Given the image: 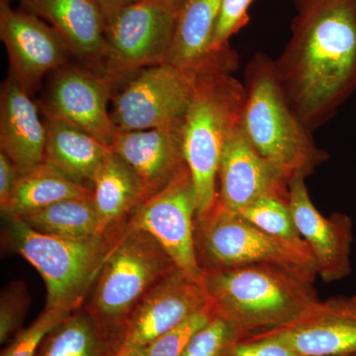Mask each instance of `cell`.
Masks as SVG:
<instances>
[{
	"label": "cell",
	"mask_w": 356,
	"mask_h": 356,
	"mask_svg": "<svg viewBox=\"0 0 356 356\" xmlns=\"http://www.w3.org/2000/svg\"><path fill=\"white\" fill-rule=\"evenodd\" d=\"M284 51L273 60L290 105L313 132L356 90V0H295Z\"/></svg>",
	"instance_id": "cell-1"
},
{
	"label": "cell",
	"mask_w": 356,
	"mask_h": 356,
	"mask_svg": "<svg viewBox=\"0 0 356 356\" xmlns=\"http://www.w3.org/2000/svg\"><path fill=\"white\" fill-rule=\"evenodd\" d=\"M200 285L213 315L245 337L291 322L318 300L312 283L269 264L203 269Z\"/></svg>",
	"instance_id": "cell-2"
},
{
	"label": "cell",
	"mask_w": 356,
	"mask_h": 356,
	"mask_svg": "<svg viewBox=\"0 0 356 356\" xmlns=\"http://www.w3.org/2000/svg\"><path fill=\"white\" fill-rule=\"evenodd\" d=\"M245 104L241 126L257 152L290 182L307 178L329 156L316 145L290 105L273 60L257 54L245 69Z\"/></svg>",
	"instance_id": "cell-3"
},
{
	"label": "cell",
	"mask_w": 356,
	"mask_h": 356,
	"mask_svg": "<svg viewBox=\"0 0 356 356\" xmlns=\"http://www.w3.org/2000/svg\"><path fill=\"white\" fill-rule=\"evenodd\" d=\"M8 221L9 245L34 266L44 281V308L70 312L84 305L103 266L129 225L127 221L100 235L70 240L39 233L17 218Z\"/></svg>",
	"instance_id": "cell-4"
},
{
	"label": "cell",
	"mask_w": 356,
	"mask_h": 356,
	"mask_svg": "<svg viewBox=\"0 0 356 356\" xmlns=\"http://www.w3.org/2000/svg\"><path fill=\"white\" fill-rule=\"evenodd\" d=\"M247 89L229 72L199 74L182 124V149L191 172L197 214L218 199V170L222 149L241 123Z\"/></svg>",
	"instance_id": "cell-5"
},
{
	"label": "cell",
	"mask_w": 356,
	"mask_h": 356,
	"mask_svg": "<svg viewBox=\"0 0 356 356\" xmlns=\"http://www.w3.org/2000/svg\"><path fill=\"white\" fill-rule=\"evenodd\" d=\"M177 269L153 236L129 224L103 266L83 308L105 332L122 341L136 309Z\"/></svg>",
	"instance_id": "cell-6"
},
{
	"label": "cell",
	"mask_w": 356,
	"mask_h": 356,
	"mask_svg": "<svg viewBox=\"0 0 356 356\" xmlns=\"http://www.w3.org/2000/svg\"><path fill=\"white\" fill-rule=\"evenodd\" d=\"M194 241L202 270L269 264L312 284L318 277L312 255L268 235L238 213L222 207L218 199L209 210L196 215Z\"/></svg>",
	"instance_id": "cell-7"
},
{
	"label": "cell",
	"mask_w": 356,
	"mask_h": 356,
	"mask_svg": "<svg viewBox=\"0 0 356 356\" xmlns=\"http://www.w3.org/2000/svg\"><path fill=\"white\" fill-rule=\"evenodd\" d=\"M177 7L138 0L107 18L104 74L116 81L168 60Z\"/></svg>",
	"instance_id": "cell-8"
},
{
	"label": "cell",
	"mask_w": 356,
	"mask_h": 356,
	"mask_svg": "<svg viewBox=\"0 0 356 356\" xmlns=\"http://www.w3.org/2000/svg\"><path fill=\"white\" fill-rule=\"evenodd\" d=\"M198 74L168 62L140 70L113 99L117 130L181 126Z\"/></svg>",
	"instance_id": "cell-9"
},
{
	"label": "cell",
	"mask_w": 356,
	"mask_h": 356,
	"mask_svg": "<svg viewBox=\"0 0 356 356\" xmlns=\"http://www.w3.org/2000/svg\"><path fill=\"white\" fill-rule=\"evenodd\" d=\"M196 214L193 182L186 165L168 186L135 211L129 224L153 236L178 270L200 283L202 269L194 241Z\"/></svg>",
	"instance_id": "cell-10"
},
{
	"label": "cell",
	"mask_w": 356,
	"mask_h": 356,
	"mask_svg": "<svg viewBox=\"0 0 356 356\" xmlns=\"http://www.w3.org/2000/svg\"><path fill=\"white\" fill-rule=\"evenodd\" d=\"M115 81L103 72L79 67L54 72L43 111L47 119L65 122L111 147L117 132L108 111Z\"/></svg>",
	"instance_id": "cell-11"
},
{
	"label": "cell",
	"mask_w": 356,
	"mask_h": 356,
	"mask_svg": "<svg viewBox=\"0 0 356 356\" xmlns=\"http://www.w3.org/2000/svg\"><path fill=\"white\" fill-rule=\"evenodd\" d=\"M254 334L280 339L302 356L356 355V295L316 300L291 322Z\"/></svg>",
	"instance_id": "cell-12"
},
{
	"label": "cell",
	"mask_w": 356,
	"mask_h": 356,
	"mask_svg": "<svg viewBox=\"0 0 356 356\" xmlns=\"http://www.w3.org/2000/svg\"><path fill=\"white\" fill-rule=\"evenodd\" d=\"M0 38L8 54L11 74L31 93L48 72L64 67V40L34 13L16 10L0 1Z\"/></svg>",
	"instance_id": "cell-13"
},
{
	"label": "cell",
	"mask_w": 356,
	"mask_h": 356,
	"mask_svg": "<svg viewBox=\"0 0 356 356\" xmlns=\"http://www.w3.org/2000/svg\"><path fill=\"white\" fill-rule=\"evenodd\" d=\"M218 181V200L231 212L238 213L259 199L289 200V180L255 149L241 123L222 149Z\"/></svg>",
	"instance_id": "cell-14"
},
{
	"label": "cell",
	"mask_w": 356,
	"mask_h": 356,
	"mask_svg": "<svg viewBox=\"0 0 356 356\" xmlns=\"http://www.w3.org/2000/svg\"><path fill=\"white\" fill-rule=\"evenodd\" d=\"M305 180L297 177L290 182V211L300 235L310 248L318 277L325 283L337 282L351 271L353 222L343 213L330 217L321 214L312 202Z\"/></svg>",
	"instance_id": "cell-15"
},
{
	"label": "cell",
	"mask_w": 356,
	"mask_h": 356,
	"mask_svg": "<svg viewBox=\"0 0 356 356\" xmlns=\"http://www.w3.org/2000/svg\"><path fill=\"white\" fill-rule=\"evenodd\" d=\"M206 306L200 283L173 271L143 300L131 316L116 356L142 350Z\"/></svg>",
	"instance_id": "cell-16"
},
{
	"label": "cell",
	"mask_w": 356,
	"mask_h": 356,
	"mask_svg": "<svg viewBox=\"0 0 356 356\" xmlns=\"http://www.w3.org/2000/svg\"><path fill=\"white\" fill-rule=\"evenodd\" d=\"M111 149L135 173L146 200L163 191L186 166L182 149V125L117 130Z\"/></svg>",
	"instance_id": "cell-17"
},
{
	"label": "cell",
	"mask_w": 356,
	"mask_h": 356,
	"mask_svg": "<svg viewBox=\"0 0 356 356\" xmlns=\"http://www.w3.org/2000/svg\"><path fill=\"white\" fill-rule=\"evenodd\" d=\"M23 8L48 21L70 53L104 74L106 16L96 0H24Z\"/></svg>",
	"instance_id": "cell-18"
},
{
	"label": "cell",
	"mask_w": 356,
	"mask_h": 356,
	"mask_svg": "<svg viewBox=\"0 0 356 356\" xmlns=\"http://www.w3.org/2000/svg\"><path fill=\"white\" fill-rule=\"evenodd\" d=\"M46 124L30 93L13 76L2 84L0 95V152L6 154L19 172L43 163Z\"/></svg>",
	"instance_id": "cell-19"
},
{
	"label": "cell",
	"mask_w": 356,
	"mask_h": 356,
	"mask_svg": "<svg viewBox=\"0 0 356 356\" xmlns=\"http://www.w3.org/2000/svg\"><path fill=\"white\" fill-rule=\"evenodd\" d=\"M221 1L182 0L166 62L196 74L235 72L238 58L218 57L211 51Z\"/></svg>",
	"instance_id": "cell-20"
},
{
	"label": "cell",
	"mask_w": 356,
	"mask_h": 356,
	"mask_svg": "<svg viewBox=\"0 0 356 356\" xmlns=\"http://www.w3.org/2000/svg\"><path fill=\"white\" fill-rule=\"evenodd\" d=\"M44 124V161L55 166L72 181L89 187L88 184H92L96 173L112 153L111 147L65 122L47 119Z\"/></svg>",
	"instance_id": "cell-21"
},
{
	"label": "cell",
	"mask_w": 356,
	"mask_h": 356,
	"mask_svg": "<svg viewBox=\"0 0 356 356\" xmlns=\"http://www.w3.org/2000/svg\"><path fill=\"white\" fill-rule=\"evenodd\" d=\"M92 191L93 201L105 229L129 221L146 201L139 179L113 151L96 173Z\"/></svg>",
	"instance_id": "cell-22"
},
{
	"label": "cell",
	"mask_w": 356,
	"mask_h": 356,
	"mask_svg": "<svg viewBox=\"0 0 356 356\" xmlns=\"http://www.w3.org/2000/svg\"><path fill=\"white\" fill-rule=\"evenodd\" d=\"M120 346L83 306L47 334L36 356H116Z\"/></svg>",
	"instance_id": "cell-23"
},
{
	"label": "cell",
	"mask_w": 356,
	"mask_h": 356,
	"mask_svg": "<svg viewBox=\"0 0 356 356\" xmlns=\"http://www.w3.org/2000/svg\"><path fill=\"white\" fill-rule=\"evenodd\" d=\"M93 191L72 181L47 161L19 172L13 198L4 216L20 218L67 199L92 197Z\"/></svg>",
	"instance_id": "cell-24"
},
{
	"label": "cell",
	"mask_w": 356,
	"mask_h": 356,
	"mask_svg": "<svg viewBox=\"0 0 356 356\" xmlns=\"http://www.w3.org/2000/svg\"><path fill=\"white\" fill-rule=\"evenodd\" d=\"M17 219L39 233L70 240H83L107 231L93 196L60 201Z\"/></svg>",
	"instance_id": "cell-25"
},
{
	"label": "cell",
	"mask_w": 356,
	"mask_h": 356,
	"mask_svg": "<svg viewBox=\"0 0 356 356\" xmlns=\"http://www.w3.org/2000/svg\"><path fill=\"white\" fill-rule=\"evenodd\" d=\"M238 214L268 235L313 257L310 248L295 225L288 201L275 197L259 199L243 208Z\"/></svg>",
	"instance_id": "cell-26"
},
{
	"label": "cell",
	"mask_w": 356,
	"mask_h": 356,
	"mask_svg": "<svg viewBox=\"0 0 356 356\" xmlns=\"http://www.w3.org/2000/svg\"><path fill=\"white\" fill-rule=\"evenodd\" d=\"M245 336L238 327L221 317L213 316L191 337L182 356H229L232 348Z\"/></svg>",
	"instance_id": "cell-27"
},
{
	"label": "cell",
	"mask_w": 356,
	"mask_h": 356,
	"mask_svg": "<svg viewBox=\"0 0 356 356\" xmlns=\"http://www.w3.org/2000/svg\"><path fill=\"white\" fill-rule=\"evenodd\" d=\"M254 0H222L213 32L211 51L218 57L238 58L229 48V39L250 21L248 8Z\"/></svg>",
	"instance_id": "cell-28"
},
{
	"label": "cell",
	"mask_w": 356,
	"mask_h": 356,
	"mask_svg": "<svg viewBox=\"0 0 356 356\" xmlns=\"http://www.w3.org/2000/svg\"><path fill=\"white\" fill-rule=\"evenodd\" d=\"M207 305L191 314L163 336L145 348L149 356H182V353L195 332L213 317Z\"/></svg>",
	"instance_id": "cell-29"
},
{
	"label": "cell",
	"mask_w": 356,
	"mask_h": 356,
	"mask_svg": "<svg viewBox=\"0 0 356 356\" xmlns=\"http://www.w3.org/2000/svg\"><path fill=\"white\" fill-rule=\"evenodd\" d=\"M72 312L44 308L29 327L22 329L2 350L1 356H36L44 337Z\"/></svg>",
	"instance_id": "cell-30"
},
{
	"label": "cell",
	"mask_w": 356,
	"mask_h": 356,
	"mask_svg": "<svg viewBox=\"0 0 356 356\" xmlns=\"http://www.w3.org/2000/svg\"><path fill=\"white\" fill-rule=\"evenodd\" d=\"M29 295L24 283H11L3 290L0 300V343L13 341L22 330Z\"/></svg>",
	"instance_id": "cell-31"
},
{
	"label": "cell",
	"mask_w": 356,
	"mask_h": 356,
	"mask_svg": "<svg viewBox=\"0 0 356 356\" xmlns=\"http://www.w3.org/2000/svg\"><path fill=\"white\" fill-rule=\"evenodd\" d=\"M229 356H302L289 344L274 339L252 334L241 339L232 348Z\"/></svg>",
	"instance_id": "cell-32"
},
{
	"label": "cell",
	"mask_w": 356,
	"mask_h": 356,
	"mask_svg": "<svg viewBox=\"0 0 356 356\" xmlns=\"http://www.w3.org/2000/svg\"><path fill=\"white\" fill-rule=\"evenodd\" d=\"M19 170L6 154L0 152V208L2 214L8 210Z\"/></svg>",
	"instance_id": "cell-33"
},
{
	"label": "cell",
	"mask_w": 356,
	"mask_h": 356,
	"mask_svg": "<svg viewBox=\"0 0 356 356\" xmlns=\"http://www.w3.org/2000/svg\"><path fill=\"white\" fill-rule=\"evenodd\" d=\"M96 1L102 7L107 19L110 16L116 13L117 11L128 6L129 4L133 3V2L138 1V0H96Z\"/></svg>",
	"instance_id": "cell-34"
},
{
	"label": "cell",
	"mask_w": 356,
	"mask_h": 356,
	"mask_svg": "<svg viewBox=\"0 0 356 356\" xmlns=\"http://www.w3.org/2000/svg\"><path fill=\"white\" fill-rule=\"evenodd\" d=\"M159 1L163 2V3L170 4V6L179 8L180 3H181L182 0H159Z\"/></svg>",
	"instance_id": "cell-35"
},
{
	"label": "cell",
	"mask_w": 356,
	"mask_h": 356,
	"mask_svg": "<svg viewBox=\"0 0 356 356\" xmlns=\"http://www.w3.org/2000/svg\"><path fill=\"white\" fill-rule=\"evenodd\" d=\"M127 356H149L147 355L146 350L145 348H142V350L134 351V353H131Z\"/></svg>",
	"instance_id": "cell-36"
},
{
	"label": "cell",
	"mask_w": 356,
	"mask_h": 356,
	"mask_svg": "<svg viewBox=\"0 0 356 356\" xmlns=\"http://www.w3.org/2000/svg\"><path fill=\"white\" fill-rule=\"evenodd\" d=\"M0 1L8 2V1H10V0H0ZM19 1L22 2V1H24V0H19Z\"/></svg>",
	"instance_id": "cell-37"
},
{
	"label": "cell",
	"mask_w": 356,
	"mask_h": 356,
	"mask_svg": "<svg viewBox=\"0 0 356 356\" xmlns=\"http://www.w3.org/2000/svg\"><path fill=\"white\" fill-rule=\"evenodd\" d=\"M353 356H356V355H353Z\"/></svg>",
	"instance_id": "cell-38"
}]
</instances>
